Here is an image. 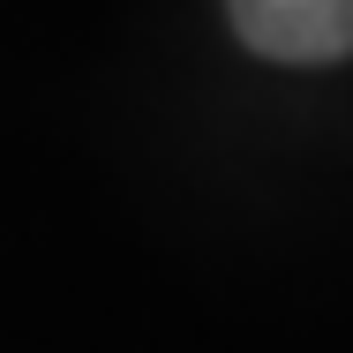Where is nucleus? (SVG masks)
<instances>
[{
  "label": "nucleus",
  "mask_w": 353,
  "mask_h": 353,
  "mask_svg": "<svg viewBox=\"0 0 353 353\" xmlns=\"http://www.w3.org/2000/svg\"><path fill=\"white\" fill-rule=\"evenodd\" d=\"M233 30L263 61H346L353 53V0H225Z\"/></svg>",
  "instance_id": "nucleus-1"
}]
</instances>
